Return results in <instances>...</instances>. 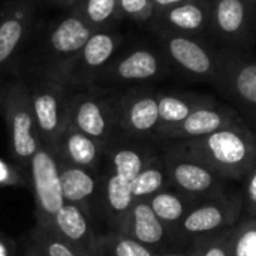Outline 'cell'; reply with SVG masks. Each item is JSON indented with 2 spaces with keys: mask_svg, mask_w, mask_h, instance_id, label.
<instances>
[{
  "mask_svg": "<svg viewBox=\"0 0 256 256\" xmlns=\"http://www.w3.org/2000/svg\"><path fill=\"white\" fill-rule=\"evenodd\" d=\"M48 226L86 256H99V237L93 232L88 210L64 202L62 210L52 219V224Z\"/></svg>",
  "mask_w": 256,
  "mask_h": 256,
  "instance_id": "19",
  "label": "cell"
},
{
  "mask_svg": "<svg viewBox=\"0 0 256 256\" xmlns=\"http://www.w3.org/2000/svg\"><path fill=\"white\" fill-rule=\"evenodd\" d=\"M58 165L64 202L75 204L88 210V202L94 198L99 188V182L94 172L87 168L63 164L60 160Z\"/></svg>",
  "mask_w": 256,
  "mask_h": 256,
  "instance_id": "23",
  "label": "cell"
},
{
  "mask_svg": "<svg viewBox=\"0 0 256 256\" xmlns=\"http://www.w3.org/2000/svg\"><path fill=\"white\" fill-rule=\"evenodd\" d=\"M213 86L256 134V57L240 50H219V68Z\"/></svg>",
  "mask_w": 256,
  "mask_h": 256,
  "instance_id": "5",
  "label": "cell"
},
{
  "mask_svg": "<svg viewBox=\"0 0 256 256\" xmlns=\"http://www.w3.org/2000/svg\"><path fill=\"white\" fill-rule=\"evenodd\" d=\"M24 256H42L39 252H38V249L30 243V246L27 248V252H26V255Z\"/></svg>",
  "mask_w": 256,
  "mask_h": 256,
  "instance_id": "38",
  "label": "cell"
},
{
  "mask_svg": "<svg viewBox=\"0 0 256 256\" xmlns=\"http://www.w3.org/2000/svg\"><path fill=\"white\" fill-rule=\"evenodd\" d=\"M246 124L238 112L230 105L222 102H214L212 105L198 108L190 116H188L182 123L162 129L156 134L154 141L168 142V141H186L200 136L210 135L216 130Z\"/></svg>",
  "mask_w": 256,
  "mask_h": 256,
  "instance_id": "16",
  "label": "cell"
},
{
  "mask_svg": "<svg viewBox=\"0 0 256 256\" xmlns=\"http://www.w3.org/2000/svg\"><path fill=\"white\" fill-rule=\"evenodd\" d=\"M129 138L130 141L114 146L108 142L105 146V154H110L112 172L124 182L132 183L134 178L141 172V170L156 153H153L152 148L142 142L146 140L135 138V141H132L134 138Z\"/></svg>",
  "mask_w": 256,
  "mask_h": 256,
  "instance_id": "22",
  "label": "cell"
},
{
  "mask_svg": "<svg viewBox=\"0 0 256 256\" xmlns=\"http://www.w3.org/2000/svg\"><path fill=\"white\" fill-rule=\"evenodd\" d=\"M0 256H14V246L0 234Z\"/></svg>",
  "mask_w": 256,
  "mask_h": 256,
  "instance_id": "37",
  "label": "cell"
},
{
  "mask_svg": "<svg viewBox=\"0 0 256 256\" xmlns=\"http://www.w3.org/2000/svg\"><path fill=\"white\" fill-rule=\"evenodd\" d=\"M68 124L106 146L118 130V92L100 86L75 90Z\"/></svg>",
  "mask_w": 256,
  "mask_h": 256,
  "instance_id": "6",
  "label": "cell"
},
{
  "mask_svg": "<svg viewBox=\"0 0 256 256\" xmlns=\"http://www.w3.org/2000/svg\"><path fill=\"white\" fill-rule=\"evenodd\" d=\"M212 0H188L172 8L159 10L148 22L150 28H162L202 38L210 30Z\"/></svg>",
  "mask_w": 256,
  "mask_h": 256,
  "instance_id": "18",
  "label": "cell"
},
{
  "mask_svg": "<svg viewBox=\"0 0 256 256\" xmlns=\"http://www.w3.org/2000/svg\"><path fill=\"white\" fill-rule=\"evenodd\" d=\"M159 256H189L186 252H168V254H162Z\"/></svg>",
  "mask_w": 256,
  "mask_h": 256,
  "instance_id": "39",
  "label": "cell"
},
{
  "mask_svg": "<svg viewBox=\"0 0 256 256\" xmlns=\"http://www.w3.org/2000/svg\"><path fill=\"white\" fill-rule=\"evenodd\" d=\"M20 78L28 92L39 140L44 146L54 148L68 124L69 102L75 90L57 75L30 74Z\"/></svg>",
  "mask_w": 256,
  "mask_h": 256,
  "instance_id": "3",
  "label": "cell"
},
{
  "mask_svg": "<svg viewBox=\"0 0 256 256\" xmlns=\"http://www.w3.org/2000/svg\"><path fill=\"white\" fill-rule=\"evenodd\" d=\"M230 256H256V216L243 214L230 232Z\"/></svg>",
  "mask_w": 256,
  "mask_h": 256,
  "instance_id": "29",
  "label": "cell"
},
{
  "mask_svg": "<svg viewBox=\"0 0 256 256\" xmlns=\"http://www.w3.org/2000/svg\"><path fill=\"white\" fill-rule=\"evenodd\" d=\"M250 8H252V10H254V14H255L256 16V0H244Z\"/></svg>",
  "mask_w": 256,
  "mask_h": 256,
  "instance_id": "40",
  "label": "cell"
},
{
  "mask_svg": "<svg viewBox=\"0 0 256 256\" xmlns=\"http://www.w3.org/2000/svg\"><path fill=\"white\" fill-rule=\"evenodd\" d=\"M158 92L150 86H135L118 92V129L128 136L153 140L159 129Z\"/></svg>",
  "mask_w": 256,
  "mask_h": 256,
  "instance_id": "14",
  "label": "cell"
},
{
  "mask_svg": "<svg viewBox=\"0 0 256 256\" xmlns=\"http://www.w3.org/2000/svg\"><path fill=\"white\" fill-rule=\"evenodd\" d=\"M231 228L192 238L186 254L189 256H230L228 242Z\"/></svg>",
  "mask_w": 256,
  "mask_h": 256,
  "instance_id": "31",
  "label": "cell"
},
{
  "mask_svg": "<svg viewBox=\"0 0 256 256\" xmlns=\"http://www.w3.org/2000/svg\"><path fill=\"white\" fill-rule=\"evenodd\" d=\"M52 150L60 162L92 171L96 170L102 156L105 154L104 144L69 124L60 134Z\"/></svg>",
  "mask_w": 256,
  "mask_h": 256,
  "instance_id": "20",
  "label": "cell"
},
{
  "mask_svg": "<svg viewBox=\"0 0 256 256\" xmlns=\"http://www.w3.org/2000/svg\"><path fill=\"white\" fill-rule=\"evenodd\" d=\"M214 102H218V99L206 93L180 92V90L160 92L159 90L158 92V105H159L158 132L182 123L188 116H190L198 108L212 105Z\"/></svg>",
  "mask_w": 256,
  "mask_h": 256,
  "instance_id": "21",
  "label": "cell"
},
{
  "mask_svg": "<svg viewBox=\"0 0 256 256\" xmlns=\"http://www.w3.org/2000/svg\"><path fill=\"white\" fill-rule=\"evenodd\" d=\"M36 2H38V4L42 3L45 6L56 8L58 10H70L76 0H36Z\"/></svg>",
  "mask_w": 256,
  "mask_h": 256,
  "instance_id": "35",
  "label": "cell"
},
{
  "mask_svg": "<svg viewBox=\"0 0 256 256\" xmlns=\"http://www.w3.org/2000/svg\"><path fill=\"white\" fill-rule=\"evenodd\" d=\"M243 216L242 190H228L226 194L198 202L174 230V237L180 244L189 246L190 240L228 230L234 226Z\"/></svg>",
  "mask_w": 256,
  "mask_h": 256,
  "instance_id": "12",
  "label": "cell"
},
{
  "mask_svg": "<svg viewBox=\"0 0 256 256\" xmlns=\"http://www.w3.org/2000/svg\"><path fill=\"white\" fill-rule=\"evenodd\" d=\"M162 160L170 186L198 202L220 196L230 190V180L207 164L164 144Z\"/></svg>",
  "mask_w": 256,
  "mask_h": 256,
  "instance_id": "9",
  "label": "cell"
},
{
  "mask_svg": "<svg viewBox=\"0 0 256 256\" xmlns=\"http://www.w3.org/2000/svg\"><path fill=\"white\" fill-rule=\"evenodd\" d=\"M168 174L162 160V156L154 154L147 165L141 170V172L130 183L134 200H148L160 190L170 189Z\"/></svg>",
  "mask_w": 256,
  "mask_h": 256,
  "instance_id": "26",
  "label": "cell"
},
{
  "mask_svg": "<svg viewBox=\"0 0 256 256\" xmlns=\"http://www.w3.org/2000/svg\"><path fill=\"white\" fill-rule=\"evenodd\" d=\"M147 202L152 207L153 213L158 216V219L171 232H174V230L180 225V222L186 218V214L198 204V201L188 198L186 195L177 192L172 188L158 192L156 195L150 196Z\"/></svg>",
  "mask_w": 256,
  "mask_h": 256,
  "instance_id": "24",
  "label": "cell"
},
{
  "mask_svg": "<svg viewBox=\"0 0 256 256\" xmlns=\"http://www.w3.org/2000/svg\"><path fill=\"white\" fill-rule=\"evenodd\" d=\"M116 232L123 234L156 254H168V246H182L172 232L158 219L147 200H138L116 225Z\"/></svg>",
  "mask_w": 256,
  "mask_h": 256,
  "instance_id": "17",
  "label": "cell"
},
{
  "mask_svg": "<svg viewBox=\"0 0 256 256\" xmlns=\"http://www.w3.org/2000/svg\"><path fill=\"white\" fill-rule=\"evenodd\" d=\"M122 20H129L138 24H148L154 15L152 0H118Z\"/></svg>",
  "mask_w": 256,
  "mask_h": 256,
  "instance_id": "32",
  "label": "cell"
},
{
  "mask_svg": "<svg viewBox=\"0 0 256 256\" xmlns=\"http://www.w3.org/2000/svg\"><path fill=\"white\" fill-rule=\"evenodd\" d=\"M210 32L231 50L246 51L256 38V16L244 0H212Z\"/></svg>",
  "mask_w": 256,
  "mask_h": 256,
  "instance_id": "15",
  "label": "cell"
},
{
  "mask_svg": "<svg viewBox=\"0 0 256 256\" xmlns=\"http://www.w3.org/2000/svg\"><path fill=\"white\" fill-rule=\"evenodd\" d=\"M36 20V0L0 2V84L16 75L20 58Z\"/></svg>",
  "mask_w": 256,
  "mask_h": 256,
  "instance_id": "11",
  "label": "cell"
},
{
  "mask_svg": "<svg viewBox=\"0 0 256 256\" xmlns=\"http://www.w3.org/2000/svg\"><path fill=\"white\" fill-rule=\"evenodd\" d=\"M124 44V33L116 28L93 32L86 44L64 66L62 80L74 90L96 86L100 74Z\"/></svg>",
  "mask_w": 256,
  "mask_h": 256,
  "instance_id": "10",
  "label": "cell"
},
{
  "mask_svg": "<svg viewBox=\"0 0 256 256\" xmlns=\"http://www.w3.org/2000/svg\"><path fill=\"white\" fill-rule=\"evenodd\" d=\"M70 10L92 32L116 28V24L122 21L118 0H76Z\"/></svg>",
  "mask_w": 256,
  "mask_h": 256,
  "instance_id": "25",
  "label": "cell"
},
{
  "mask_svg": "<svg viewBox=\"0 0 256 256\" xmlns=\"http://www.w3.org/2000/svg\"><path fill=\"white\" fill-rule=\"evenodd\" d=\"M93 32L72 10H60L56 16L36 20L16 75L46 74L62 78L68 62L78 52Z\"/></svg>",
  "mask_w": 256,
  "mask_h": 256,
  "instance_id": "1",
  "label": "cell"
},
{
  "mask_svg": "<svg viewBox=\"0 0 256 256\" xmlns=\"http://www.w3.org/2000/svg\"><path fill=\"white\" fill-rule=\"evenodd\" d=\"M98 248L99 256H159L150 248L118 232L99 237Z\"/></svg>",
  "mask_w": 256,
  "mask_h": 256,
  "instance_id": "30",
  "label": "cell"
},
{
  "mask_svg": "<svg viewBox=\"0 0 256 256\" xmlns=\"http://www.w3.org/2000/svg\"><path fill=\"white\" fill-rule=\"evenodd\" d=\"M102 195L106 212L114 219V225L118 224V220L129 212V208L135 202L130 183L124 182L114 172L105 178L102 184Z\"/></svg>",
  "mask_w": 256,
  "mask_h": 256,
  "instance_id": "27",
  "label": "cell"
},
{
  "mask_svg": "<svg viewBox=\"0 0 256 256\" xmlns=\"http://www.w3.org/2000/svg\"><path fill=\"white\" fill-rule=\"evenodd\" d=\"M171 66L159 46L130 45L116 54L111 63L100 74L96 86L117 90L135 86H148L171 74Z\"/></svg>",
  "mask_w": 256,
  "mask_h": 256,
  "instance_id": "7",
  "label": "cell"
},
{
  "mask_svg": "<svg viewBox=\"0 0 256 256\" xmlns=\"http://www.w3.org/2000/svg\"><path fill=\"white\" fill-rule=\"evenodd\" d=\"M244 186L242 189L243 195V214L256 216V165L243 178Z\"/></svg>",
  "mask_w": 256,
  "mask_h": 256,
  "instance_id": "33",
  "label": "cell"
},
{
  "mask_svg": "<svg viewBox=\"0 0 256 256\" xmlns=\"http://www.w3.org/2000/svg\"><path fill=\"white\" fill-rule=\"evenodd\" d=\"M183 2H188V0H152L153 8H154V14L159 12V10L172 8V6H176V4H180V3H183Z\"/></svg>",
  "mask_w": 256,
  "mask_h": 256,
  "instance_id": "36",
  "label": "cell"
},
{
  "mask_svg": "<svg viewBox=\"0 0 256 256\" xmlns=\"http://www.w3.org/2000/svg\"><path fill=\"white\" fill-rule=\"evenodd\" d=\"M32 244L42 256H86L63 240L51 226L36 224L32 232Z\"/></svg>",
  "mask_w": 256,
  "mask_h": 256,
  "instance_id": "28",
  "label": "cell"
},
{
  "mask_svg": "<svg viewBox=\"0 0 256 256\" xmlns=\"http://www.w3.org/2000/svg\"><path fill=\"white\" fill-rule=\"evenodd\" d=\"M0 2H2V0H0Z\"/></svg>",
  "mask_w": 256,
  "mask_h": 256,
  "instance_id": "41",
  "label": "cell"
},
{
  "mask_svg": "<svg viewBox=\"0 0 256 256\" xmlns=\"http://www.w3.org/2000/svg\"><path fill=\"white\" fill-rule=\"evenodd\" d=\"M159 50L172 70L188 78L214 84L219 68V50L208 45L204 38L152 28Z\"/></svg>",
  "mask_w": 256,
  "mask_h": 256,
  "instance_id": "8",
  "label": "cell"
},
{
  "mask_svg": "<svg viewBox=\"0 0 256 256\" xmlns=\"http://www.w3.org/2000/svg\"><path fill=\"white\" fill-rule=\"evenodd\" d=\"M28 171L36 204V220L39 225H51L56 214L64 206L60 165L54 150L40 142L30 159Z\"/></svg>",
  "mask_w": 256,
  "mask_h": 256,
  "instance_id": "13",
  "label": "cell"
},
{
  "mask_svg": "<svg viewBox=\"0 0 256 256\" xmlns=\"http://www.w3.org/2000/svg\"><path fill=\"white\" fill-rule=\"evenodd\" d=\"M0 111L9 135V150L14 164L24 170L40 146L30 98L24 81L14 76L0 84Z\"/></svg>",
  "mask_w": 256,
  "mask_h": 256,
  "instance_id": "4",
  "label": "cell"
},
{
  "mask_svg": "<svg viewBox=\"0 0 256 256\" xmlns=\"http://www.w3.org/2000/svg\"><path fill=\"white\" fill-rule=\"evenodd\" d=\"M21 168L0 158V188H15L22 184Z\"/></svg>",
  "mask_w": 256,
  "mask_h": 256,
  "instance_id": "34",
  "label": "cell"
},
{
  "mask_svg": "<svg viewBox=\"0 0 256 256\" xmlns=\"http://www.w3.org/2000/svg\"><path fill=\"white\" fill-rule=\"evenodd\" d=\"M218 171L226 180H243L256 165V134L248 128L230 126L210 135L164 142Z\"/></svg>",
  "mask_w": 256,
  "mask_h": 256,
  "instance_id": "2",
  "label": "cell"
}]
</instances>
